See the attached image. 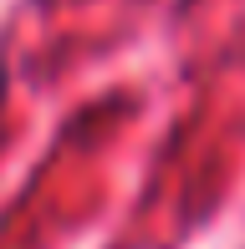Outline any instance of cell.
Here are the masks:
<instances>
[{"label": "cell", "mask_w": 245, "mask_h": 249, "mask_svg": "<svg viewBox=\"0 0 245 249\" xmlns=\"http://www.w3.org/2000/svg\"><path fill=\"white\" fill-rule=\"evenodd\" d=\"M0 102H5V66H0Z\"/></svg>", "instance_id": "obj_1"}]
</instances>
